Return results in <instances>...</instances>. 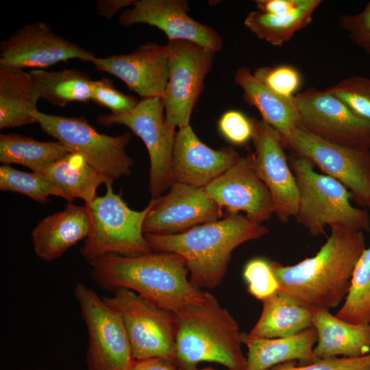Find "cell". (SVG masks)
Listing matches in <instances>:
<instances>
[{
  "label": "cell",
  "mask_w": 370,
  "mask_h": 370,
  "mask_svg": "<svg viewBox=\"0 0 370 370\" xmlns=\"http://www.w3.org/2000/svg\"><path fill=\"white\" fill-rule=\"evenodd\" d=\"M365 249L363 232L331 229L314 256L290 266L271 262L278 292L313 312L336 308L349 292L355 267Z\"/></svg>",
  "instance_id": "obj_1"
},
{
  "label": "cell",
  "mask_w": 370,
  "mask_h": 370,
  "mask_svg": "<svg viewBox=\"0 0 370 370\" xmlns=\"http://www.w3.org/2000/svg\"><path fill=\"white\" fill-rule=\"evenodd\" d=\"M90 276L108 291L128 288L157 306L175 313L201 300L205 291L188 277L186 260L171 252L138 256L107 254L89 262Z\"/></svg>",
  "instance_id": "obj_2"
},
{
  "label": "cell",
  "mask_w": 370,
  "mask_h": 370,
  "mask_svg": "<svg viewBox=\"0 0 370 370\" xmlns=\"http://www.w3.org/2000/svg\"><path fill=\"white\" fill-rule=\"evenodd\" d=\"M268 233L262 223L238 213L181 233L145 234V236L152 251L183 257L194 285L212 289L221 283L234 250Z\"/></svg>",
  "instance_id": "obj_3"
},
{
  "label": "cell",
  "mask_w": 370,
  "mask_h": 370,
  "mask_svg": "<svg viewBox=\"0 0 370 370\" xmlns=\"http://www.w3.org/2000/svg\"><path fill=\"white\" fill-rule=\"evenodd\" d=\"M174 314L178 370H194L202 362L219 363L228 370H247L238 323L214 295L205 291L201 300Z\"/></svg>",
  "instance_id": "obj_4"
},
{
  "label": "cell",
  "mask_w": 370,
  "mask_h": 370,
  "mask_svg": "<svg viewBox=\"0 0 370 370\" xmlns=\"http://www.w3.org/2000/svg\"><path fill=\"white\" fill-rule=\"evenodd\" d=\"M291 164L299 190V206L295 218L312 236L325 234L331 229L356 231L370 230L367 210L354 207L352 195L336 180L316 172L308 159L293 158Z\"/></svg>",
  "instance_id": "obj_5"
},
{
  "label": "cell",
  "mask_w": 370,
  "mask_h": 370,
  "mask_svg": "<svg viewBox=\"0 0 370 370\" xmlns=\"http://www.w3.org/2000/svg\"><path fill=\"white\" fill-rule=\"evenodd\" d=\"M112 184L106 183V194L85 204L90 227L80 254L88 262L107 254L138 256L152 252L143 226L154 199L143 210H133L114 192Z\"/></svg>",
  "instance_id": "obj_6"
},
{
  "label": "cell",
  "mask_w": 370,
  "mask_h": 370,
  "mask_svg": "<svg viewBox=\"0 0 370 370\" xmlns=\"http://www.w3.org/2000/svg\"><path fill=\"white\" fill-rule=\"evenodd\" d=\"M36 122L48 135L80 154L108 182L129 176L133 160L126 152L132 135L98 132L84 117L63 116L37 111Z\"/></svg>",
  "instance_id": "obj_7"
},
{
  "label": "cell",
  "mask_w": 370,
  "mask_h": 370,
  "mask_svg": "<svg viewBox=\"0 0 370 370\" xmlns=\"http://www.w3.org/2000/svg\"><path fill=\"white\" fill-rule=\"evenodd\" d=\"M103 299L121 317L136 361L162 358L175 364L173 312L125 288L116 289L112 297Z\"/></svg>",
  "instance_id": "obj_8"
},
{
  "label": "cell",
  "mask_w": 370,
  "mask_h": 370,
  "mask_svg": "<svg viewBox=\"0 0 370 370\" xmlns=\"http://www.w3.org/2000/svg\"><path fill=\"white\" fill-rule=\"evenodd\" d=\"M100 125L127 127L145 143L149 156V190L156 199L174 183L171 165L176 131L170 127L160 97L142 99L132 110L97 118Z\"/></svg>",
  "instance_id": "obj_9"
},
{
  "label": "cell",
  "mask_w": 370,
  "mask_h": 370,
  "mask_svg": "<svg viewBox=\"0 0 370 370\" xmlns=\"http://www.w3.org/2000/svg\"><path fill=\"white\" fill-rule=\"evenodd\" d=\"M73 292L88 331V370H131L136 360L119 314L82 282Z\"/></svg>",
  "instance_id": "obj_10"
},
{
  "label": "cell",
  "mask_w": 370,
  "mask_h": 370,
  "mask_svg": "<svg viewBox=\"0 0 370 370\" xmlns=\"http://www.w3.org/2000/svg\"><path fill=\"white\" fill-rule=\"evenodd\" d=\"M297 156L310 160L324 173L341 182L362 207H370V150L323 140L300 123L282 138Z\"/></svg>",
  "instance_id": "obj_11"
},
{
  "label": "cell",
  "mask_w": 370,
  "mask_h": 370,
  "mask_svg": "<svg viewBox=\"0 0 370 370\" xmlns=\"http://www.w3.org/2000/svg\"><path fill=\"white\" fill-rule=\"evenodd\" d=\"M169 80L162 98L166 121L175 130L190 125L217 51L187 40L169 41Z\"/></svg>",
  "instance_id": "obj_12"
},
{
  "label": "cell",
  "mask_w": 370,
  "mask_h": 370,
  "mask_svg": "<svg viewBox=\"0 0 370 370\" xmlns=\"http://www.w3.org/2000/svg\"><path fill=\"white\" fill-rule=\"evenodd\" d=\"M300 124L327 141L370 150V122L356 115L326 89L312 87L295 95Z\"/></svg>",
  "instance_id": "obj_13"
},
{
  "label": "cell",
  "mask_w": 370,
  "mask_h": 370,
  "mask_svg": "<svg viewBox=\"0 0 370 370\" xmlns=\"http://www.w3.org/2000/svg\"><path fill=\"white\" fill-rule=\"evenodd\" d=\"M255 147L254 164L271 194L273 214L282 223L297 214L299 190L284 151L281 134L263 120L250 118Z\"/></svg>",
  "instance_id": "obj_14"
},
{
  "label": "cell",
  "mask_w": 370,
  "mask_h": 370,
  "mask_svg": "<svg viewBox=\"0 0 370 370\" xmlns=\"http://www.w3.org/2000/svg\"><path fill=\"white\" fill-rule=\"evenodd\" d=\"M95 56L42 21L24 25L0 42V66L42 69L70 59L90 62Z\"/></svg>",
  "instance_id": "obj_15"
},
{
  "label": "cell",
  "mask_w": 370,
  "mask_h": 370,
  "mask_svg": "<svg viewBox=\"0 0 370 370\" xmlns=\"http://www.w3.org/2000/svg\"><path fill=\"white\" fill-rule=\"evenodd\" d=\"M223 211L204 188L174 182L165 195L154 199L143 231L144 234H178L221 219Z\"/></svg>",
  "instance_id": "obj_16"
},
{
  "label": "cell",
  "mask_w": 370,
  "mask_h": 370,
  "mask_svg": "<svg viewBox=\"0 0 370 370\" xmlns=\"http://www.w3.org/2000/svg\"><path fill=\"white\" fill-rule=\"evenodd\" d=\"M204 189L227 214L243 211L262 223L273 214L271 194L257 173L253 155L241 157Z\"/></svg>",
  "instance_id": "obj_17"
},
{
  "label": "cell",
  "mask_w": 370,
  "mask_h": 370,
  "mask_svg": "<svg viewBox=\"0 0 370 370\" xmlns=\"http://www.w3.org/2000/svg\"><path fill=\"white\" fill-rule=\"evenodd\" d=\"M185 0H140L119 16L123 26L146 23L162 30L169 41L187 40L215 51L223 47V39L211 27L188 15Z\"/></svg>",
  "instance_id": "obj_18"
},
{
  "label": "cell",
  "mask_w": 370,
  "mask_h": 370,
  "mask_svg": "<svg viewBox=\"0 0 370 370\" xmlns=\"http://www.w3.org/2000/svg\"><path fill=\"white\" fill-rule=\"evenodd\" d=\"M98 71L123 81L142 99L162 98L169 80L167 45L147 42L128 54L95 56L90 61Z\"/></svg>",
  "instance_id": "obj_19"
},
{
  "label": "cell",
  "mask_w": 370,
  "mask_h": 370,
  "mask_svg": "<svg viewBox=\"0 0 370 370\" xmlns=\"http://www.w3.org/2000/svg\"><path fill=\"white\" fill-rule=\"evenodd\" d=\"M240 158L230 147L211 149L199 140L190 125L176 132L171 165L173 182L205 188Z\"/></svg>",
  "instance_id": "obj_20"
},
{
  "label": "cell",
  "mask_w": 370,
  "mask_h": 370,
  "mask_svg": "<svg viewBox=\"0 0 370 370\" xmlns=\"http://www.w3.org/2000/svg\"><path fill=\"white\" fill-rule=\"evenodd\" d=\"M90 219L87 207L69 202L60 212L42 219L32 232L33 249L40 259L51 262L88 235Z\"/></svg>",
  "instance_id": "obj_21"
},
{
  "label": "cell",
  "mask_w": 370,
  "mask_h": 370,
  "mask_svg": "<svg viewBox=\"0 0 370 370\" xmlns=\"http://www.w3.org/2000/svg\"><path fill=\"white\" fill-rule=\"evenodd\" d=\"M312 325L317 332L314 354L318 360L370 353V324L350 323L330 310H319L313 312Z\"/></svg>",
  "instance_id": "obj_22"
},
{
  "label": "cell",
  "mask_w": 370,
  "mask_h": 370,
  "mask_svg": "<svg viewBox=\"0 0 370 370\" xmlns=\"http://www.w3.org/2000/svg\"><path fill=\"white\" fill-rule=\"evenodd\" d=\"M242 342L247 347V370H267L290 361L306 365L318 360L314 354L317 332L313 327L274 338H254L242 332Z\"/></svg>",
  "instance_id": "obj_23"
},
{
  "label": "cell",
  "mask_w": 370,
  "mask_h": 370,
  "mask_svg": "<svg viewBox=\"0 0 370 370\" xmlns=\"http://www.w3.org/2000/svg\"><path fill=\"white\" fill-rule=\"evenodd\" d=\"M234 81L242 88L245 101L256 108L262 120L275 129L282 138L300 123L295 96L287 98L275 93L247 67L237 70Z\"/></svg>",
  "instance_id": "obj_24"
},
{
  "label": "cell",
  "mask_w": 370,
  "mask_h": 370,
  "mask_svg": "<svg viewBox=\"0 0 370 370\" xmlns=\"http://www.w3.org/2000/svg\"><path fill=\"white\" fill-rule=\"evenodd\" d=\"M39 95L29 73L0 66V129L37 123Z\"/></svg>",
  "instance_id": "obj_25"
},
{
  "label": "cell",
  "mask_w": 370,
  "mask_h": 370,
  "mask_svg": "<svg viewBox=\"0 0 370 370\" xmlns=\"http://www.w3.org/2000/svg\"><path fill=\"white\" fill-rule=\"evenodd\" d=\"M262 302L260 317L248 333L251 337H286L312 327L313 312L280 292Z\"/></svg>",
  "instance_id": "obj_26"
},
{
  "label": "cell",
  "mask_w": 370,
  "mask_h": 370,
  "mask_svg": "<svg viewBox=\"0 0 370 370\" xmlns=\"http://www.w3.org/2000/svg\"><path fill=\"white\" fill-rule=\"evenodd\" d=\"M42 174L71 202L76 198L92 202L97 197V190L106 180L80 154L71 152L51 164Z\"/></svg>",
  "instance_id": "obj_27"
},
{
  "label": "cell",
  "mask_w": 370,
  "mask_h": 370,
  "mask_svg": "<svg viewBox=\"0 0 370 370\" xmlns=\"http://www.w3.org/2000/svg\"><path fill=\"white\" fill-rule=\"evenodd\" d=\"M71 150L62 143L39 141L18 134H1L0 162L17 164L42 173L51 164L64 157Z\"/></svg>",
  "instance_id": "obj_28"
},
{
  "label": "cell",
  "mask_w": 370,
  "mask_h": 370,
  "mask_svg": "<svg viewBox=\"0 0 370 370\" xmlns=\"http://www.w3.org/2000/svg\"><path fill=\"white\" fill-rule=\"evenodd\" d=\"M39 98L52 105L64 107L69 103H86L91 100L92 79L77 69L47 71L33 69L29 72Z\"/></svg>",
  "instance_id": "obj_29"
},
{
  "label": "cell",
  "mask_w": 370,
  "mask_h": 370,
  "mask_svg": "<svg viewBox=\"0 0 370 370\" xmlns=\"http://www.w3.org/2000/svg\"><path fill=\"white\" fill-rule=\"evenodd\" d=\"M321 3L320 0H311L310 4L303 8L279 15L257 10L248 14L244 24L258 38L274 46H282L297 32L311 23L313 14Z\"/></svg>",
  "instance_id": "obj_30"
},
{
  "label": "cell",
  "mask_w": 370,
  "mask_h": 370,
  "mask_svg": "<svg viewBox=\"0 0 370 370\" xmlns=\"http://www.w3.org/2000/svg\"><path fill=\"white\" fill-rule=\"evenodd\" d=\"M354 324H370V246L355 267L349 292L335 314Z\"/></svg>",
  "instance_id": "obj_31"
},
{
  "label": "cell",
  "mask_w": 370,
  "mask_h": 370,
  "mask_svg": "<svg viewBox=\"0 0 370 370\" xmlns=\"http://www.w3.org/2000/svg\"><path fill=\"white\" fill-rule=\"evenodd\" d=\"M0 189L21 193L41 204L49 202L50 196L66 199L42 173L21 171L8 164L0 166Z\"/></svg>",
  "instance_id": "obj_32"
},
{
  "label": "cell",
  "mask_w": 370,
  "mask_h": 370,
  "mask_svg": "<svg viewBox=\"0 0 370 370\" xmlns=\"http://www.w3.org/2000/svg\"><path fill=\"white\" fill-rule=\"evenodd\" d=\"M326 90L356 115L370 122V78L352 76L342 79Z\"/></svg>",
  "instance_id": "obj_33"
},
{
  "label": "cell",
  "mask_w": 370,
  "mask_h": 370,
  "mask_svg": "<svg viewBox=\"0 0 370 370\" xmlns=\"http://www.w3.org/2000/svg\"><path fill=\"white\" fill-rule=\"evenodd\" d=\"M243 279L248 293L262 301L279 291V284L274 275L271 262L263 258H255L245 265Z\"/></svg>",
  "instance_id": "obj_34"
},
{
  "label": "cell",
  "mask_w": 370,
  "mask_h": 370,
  "mask_svg": "<svg viewBox=\"0 0 370 370\" xmlns=\"http://www.w3.org/2000/svg\"><path fill=\"white\" fill-rule=\"evenodd\" d=\"M253 74L271 91L287 98L295 96L301 83L299 71L289 65L260 67Z\"/></svg>",
  "instance_id": "obj_35"
},
{
  "label": "cell",
  "mask_w": 370,
  "mask_h": 370,
  "mask_svg": "<svg viewBox=\"0 0 370 370\" xmlns=\"http://www.w3.org/2000/svg\"><path fill=\"white\" fill-rule=\"evenodd\" d=\"M91 101L110 110L111 113L120 114L132 110L138 103V99L116 89L112 82L106 77L92 80Z\"/></svg>",
  "instance_id": "obj_36"
},
{
  "label": "cell",
  "mask_w": 370,
  "mask_h": 370,
  "mask_svg": "<svg viewBox=\"0 0 370 370\" xmlns=\"http://www.w3.org/2000/svg\"><path fill=\"white\" fill-rule=\"evenodd\" d=\"M267 370H370V353L357 358L319 359L306 365L290 361L277 365Z\"/></svg>",
  "instance_id": "obj_37"
},
{
  "label": "cell",
  "mask_w": 370,
  "mask_h": 370,
  "mask_svg": "<svg viewBox=\"0 0 370 370\" xmlns=\"http://www.w3.org/2000/svg\"><path fill=\"white\" fill-rule=\"evenodd\" d=\"M340 26L356 45L370 55V1L360 12L341 15Z\"/></svg>",
  "instance_id": "obj_38"
},
{
  "label": "cell",
  "mask_w": 370,
  "mask_h": 370,
  "mask_svg": "<svg viewBox=\"0 0 370 370\" xmlns=\"http://www.w3.org/2000/svg\"><path fill=\"white\" fill-rule=\"evenodd\" d=\"M218 127L221 134L235 145H243L252 138L251 119L237 110L224 112L218 121Z\"/></svg>",
  "instance_id": "obj_39"
},
{
  "label": "cell",
  "mask_w": 370,
  "mask_h": 370,
  "mask_svg": "<svg viewBox=\"0 0 370 370\" xmlns=\"http://www.w3.org/2000/svg\"><path fill=\"white\" fill-rule=\"evenodd\" d=\"M311 0H256L258 10L266 14L279 15L293 12L307 6Z\"/></svg>",
  "instance_id": "obj_40"
},
{
  "label": "cell",
  "mask_w": 370,
  "mask_h": 370,
  "mask_svg": "<svg viewBox=\"0 0 370 370\" xmlns=\"http://www.w3.org/2000/svg\"><path fill=\"white\" fill-rule=\"evenodd\" d=\"M136 2V0H98L95 5L98 14L110 20L119 11L132 7Z\"/></svg>",
  "instance_id": "obj_41"
},
{
  "label": "cell",
  "mask_w": 370,
  "mask_h": 370,
  "mask_svg": "<svg viewBox=\"0 0 370 370\" xmlns=\"http://www.w3.org/2000/svg\"><path fill=\"white\" fill-rule=\"evenodd\" d=\"M131 370H178L175 363L162 358L136 361Z\"/></svg>",
  "instance_id": "obj_42"
},
{
  "label": "cell",
  "mask_w": 370,
  "mask_h": 370,
  "mask_svg": "<svg viewBox=\"0 0 370 370\" xmlns=\"http://www.w3.org/2000/svg\"><path fill=\"white\" fill-rule=\"evenodd\" d=\"M194 370H215V369L212 367H206V368L200 369H195Z\"/></svg>",
  "instance_id": "obj_43"
},
{
  "label": "cell",
  "mask_w": 370,
  "mask_h": 370,
  "mask_svg": "<svg viewBox=\"0 0 370 370\" xmlns=\"http://www.w3.org/2000/svg\"><path fill=\"white\" fill-rule=\"evenodd\" d=\"M370 208V207H369Z\"/></svg>",
  "instance_id": "obj_44"
}]
</instances>
